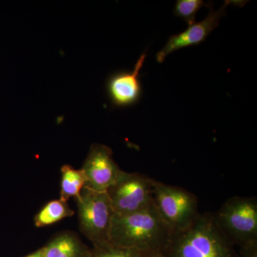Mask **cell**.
<instances>
[{"mask_svg": "<svg viewBox=\"0 0 257 257\" xmlns=\"http://www.w3.org/2000/svg\"><path fill=\"white\" fill-rule=\"evenodd\" d=\"M163 257H237L234 245L211 213L198 214L185 229L171 234Z\"/></svg>", "mask_w": 257, "mask_h": 257, "instance_id": "6da1fadb", "label": "cell"}, {"mask_svg": "<svg viewBox=\"0 0 257 257\" xmlns=\"http://www.w3.org/2000/svg\"><path fill=\"white\" fill-rule=\"evenodd\" d=\"M172 234L152 204L132 214H114L109 242L123 247L162 253Z\"/></svg>", "mask_w": 257, "mask_h": 257, "instance_id": "7a4b0ae2", "label": "cell"}, {"mask_svg": "<svg viewBox=\"0 0 257 257\" xmlns=\"http://www.w3.org/2000/svg\"><path fill=\"white\" fill-rule=\"evenodd\" d=\"M153 204L162 221L172 233L185 229L198 213V199L181 187L155 181Z\"/></svg>", "mask_w": 257, "mask_h": 257, "instance_id": "3957f363", "label": "cell"}, {"mask_svg": "<svg viewBox=\"0 0 257 257\" xmlns=\"http://www.w3.org/2000/svg\"><path fill=\"white\" fill-rule=\"evenodd\" d=\"M218 226L234 245L257 240L256 197L229 198L214 214Z\"/></svg>", "mask_w": 257, "mask_h": 257, "instance_id": "277c9868", "label": "cell"}, {"mask_svg": "<svg viewBox=\"0 0 257 257\" xmlns=\"http://www.w3.org/2000/svg\"><path fill=\"white\" fill-rule=\"evenodd\" d=\"M77 201L79 228L93 246L109 242L111 221L114 215L106 192L84 187Z\"/></svg>", "mask_w": 257, "mask_h": 257, "instance_id": "5b68a950", "label": "cell"}, {"mask_svg": "<svg viewBox=\"0 0 257 257\" xmlns=\"http://www.w3.org/2000/svg\"><path fill=\"white\" fill-rule=\"evenodd\" d=\"M155 181L146 175L123 171L106 192L114 214L125 215L151 207Z\"/></svg>", "mask_w": 257, "mask_h": 257, "instance_id": "8992f818", "label": "cell"}, {"mask_svg": "<svg viewBox=\"0 0 257 257\" xmlns=\"http://www.w3.org/2000/svg\"><path fill=\"white\" fill-rule=\"evenodd\" d=\"M82 170L87 179L85 187L96 192H106L123 172L113 159L112 150L100 144L90 147Z\"/></svg>", "mask_w": 257, "mask_h": 257, "instance_id": "52a82bcc", "label": "cell"}, {"mask_svg": "<svg viewBox=\"0 0 257 257\" xmlns=\"http://www.w3.org/2000/svg\"><path fill=\"white\" fill-rule=\"evenodd\" d=\"M231 4L226 2L219 10H214L212 4H208L209 12L204 20L199 23H194L189 28L178 35L170 37L165 47L157 52L156 59L159 63H162L167 56L184 47L200 45L209 37L211 32L219 25V22L226 15V8Z\"/></svg>", "mask_w": 257, "mask_h": 257, "instance_id": "ba28073f", "label": "cell"}, {"mask_svg": "<svg viewBox=\"0 0 257 257\" xmlns=\"http://www.w3.org/2000/svg\"><path fill=\"white\" fill-rule=\"evenodd\" d=\"M147 55L144 52L135 64L133 70L113 74L108 79L106 89L113 105L126 107L137 104L143 94L140 72L143 68Z\"/></svg>", "mask_w": 257, "mask_h": 257, "instance_id": "9c48e42d", "label": "cell"}, {"mask_svg": "<svg viewBox=\"0 0 257 257\" xmlns=\"http://www.w3.org/2000/svg\"><path fill=\"white\" fill-rule=\"evenodd\" d=\"M44 257H89L90 249L73 233L59 234L42 248Z\"/></svg>", "mask_w": 257, "mask_h": 257, "instance_id": "30bf717a", "label": "cell"}, {"mask_svg": "<svg viewBox=\"0 0 257 257\" xmlns=\"http://www.w3.org/2000/svg\"><path fill=\"white\" fill-rule=\"evenodd\" d=\"M60 199L67 202L70 198L78 199L83 188L87 183L84 171L74 169L69 165H63L61 168Z\"/></svg>", "mask_w": 257, "mask_h": 257, "instance_id": "8fae6325", "label": "cell"}, {"mask_svg": "<svg viewBox=\"0 0 257 257\" xmlns=\"http://www.w3.org/2000/svg\"><path fill=\"white\" fill-rule=\"evenodd\" d=\"M74 211L69 207L67 202L59 199L47 203L35 217V224L37 227H43L65 218L74 215Z\"/></svg>", "mask_w": 257, "mask_h": 257, "instance_id": "7c38bea8", "label": "cell"}, {"mask_svg": "<svg viewBox=\"0 0 257 257\" xmlns=\"http://www.w3.org/2000/svg\"><path fill=\"white\" fill-rule=\"evenodd\" d=\"M89 257H163L162 253L123 247L105 242L93 246Z\"/></svg>", "mask_w": 257, "mask_h": 257, "instance_id": "4fadbf2b", "label": "cell"}, {"mask_svg": "<svg viewBox=\"0 0 257 257\" xmlns=\"http://www.w3.org/2000/svg\"><path fill=\"white\" fill-rule=\"evenodd\" d=\"M207 5L202 0H178L174 8V13L175 16L184 20L189 26L195 23L196 15L199 10Z\"/></svg>", "mask_w": 257, "mask_h": 257, "instance_id": "5bb4252c", "label": "cell"}, {"mask_svg": "<svg viewBox=\"0 0 257 257\" xmlns=\"http://www.w3.org/2000/svg\"><path fill=\"white\" fill-rule=\"evenodd\" d=\"M237 257H257V240L241 245Z\"/></svg>", "mask_w": 257, "mask_h": 257, "instance_id": "9a60e30c", "label": "cell"}, {"mask_svg": "<svg viewBox=\"0 0 257 257\" xmlns=\"http://www.w3.org/2000/svg\"><path fill=\"white\" fill-rule=\"evenodd\" d=\"M24 257H44L43 253H42V248L39 249L38 251H35V252L29 254L28 256Z\"/></svg>", "mask_w": 257, "mask_h": 257, "instance_id": "2e32d148", "label": "cell"}]
</instances>
